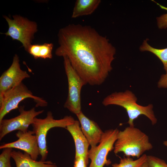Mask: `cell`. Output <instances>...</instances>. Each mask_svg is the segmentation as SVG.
<instances>
[{"instance_id": "6da1fadb", "label": "cell", "mask_w": 167, "mask_h": 167, "mask_svg": "<svg viewBox=\"0 0 167 167\" xmlns=\"http://www.w3.org/2000/svg\"><path fill=\"white\" fill-rule=\"evenodd\" d=\"M55 54L66 57L86 85H99L112 69L115 48L91 26L71 24L58 33Z\"/></svg>"}, {"instance_id": "7a4b0ae2", "label": "cell", "mask_w": 167, "mask_h": 167, "mask_svg": "<svg viewBox=\"0 0 167 167\" xmlns=\"http://www.w3.org/2000/svg\"><path fill=\"white\" fill-rule=\"evenodd\" d=\"M137 99L131 91L115 92L105 98L102 104L107 106L116 105L124 108L126 111L129 119L127 122L129 126H134V121L140 116L144 115L148 118L153 125L157 122V119L153 110V105L149 104L143 106L138 104Z\"/></svg>"}, {"instance_id": "3957f363", "label": "cell", "mask_w": 167, "mask_h": 167, "mask_svg": "<svg viewBox=\"0 0 167 167\" xmlns=\"http://www.w3.org/2000/svg\"><path fill=\"white\" fill-rule=\"evenodd\" d=\"M153 148L148 135L134 126H128L119 131L113 151L116 154L122 152L126 157L139 158Z\"/></svg>"}, {"instance_id": "277c9868", "label": "cell", "mask_w": 167, "mask_h": 167, "mask_svg": "<svg viewBox=\"0 0 167 167\" xmlns=\"http://www.w3.org/2000/svg\"><path fill=\"white\" fill-rule=\"evenodd\" d=\"M75 121L71 116H66L59 119H54L50 111L47 112L46 117L44 118L36 117L34 118L32 125L33 131L37 139L41 161H45L48 154L46 136L49 130L55 127L66 128L68 125L73 123Z\"/></svg>"}, {"instance_id": "5b68a950", "label": "cell", "mask_w": 167, "mask_h": 167, "mask_svg": "<svg viewBox=\"0 0 167 167\" xmlns=\"http://www.w3.org/2000/svg\"><path fill=\"white\" fill-rule=\"evenodd\" d=\"M3 17L8 23V29L3 34L10 36L13 40L20 41L27 51L32 45L34 34L37 31L36 23L18 15H13V19L6 15Z\"/></svg>"}, {"instance_id": "8992f818", "label": "cell", "mask_w": 167, "mask_h": 167, "mask_svg": "<svg viewBox=\"0 0 167 167\" xmlns=\"http://www.w3.org/2000/svg\"><path fill=\"white\" fill-rule=\"evenodd\" d=\"M30 98L36 103V106L45 107L47 102L43 98L34 95L23 82L6 92L0 97V121L11 111L19 108V103Z\"/></svg>"}, {"instance_id": "52a82bcc", "label": "cell", "mask_w": 167, "mask_h": 167, "mask_svg": "<svg viewBox=\"0 0 167 167\" xmlns=\"http://www.w3.org/2000/svg\"><path fill=\"white\" fill-rule=\"evenodd\" d=\"M68 84V93L64 107L76 115L81 111V92L85 82L72 66L69 59L63 57Z\"/></svg>"}, {"instance_id": "ba28073f", "label": "cell", "mask_w": 167, "mask_h": 167, "mask_svg": "<svg viewBox=\"0 0 167 167\" xmlns=\"http://www.w3.org/2000/svg\"><path fill=\"white\" fill-rule=\"evenodd\" d=\"M119 131L117 128L105 131L98 145L91 146L88 153V158L91 161L88 167H104L111 164L107 156L109 152L114 149Z\"/></svg>"}, {"instance_id": "9c48e42d", "label": "cell", "mask_w": 167, "mask_h": 167, "mask_svg": "<svg viewBox=\"0 0 167 167\" xmlns=\"http://www.w3.org/2000/svg\"><path fill=\"white\" fill-rule=\"evenodd\" d=\"M19 110V114L17 116L9 119H3L0 121V140L7 134L15 130L27 131L34 118L44 111L43 110L36 111L34 107L26 110L24 106H20Z\"/></svg>"}, {"instance_id": "30bf717a", "label": "cell", "mask_w": 167, "mask_h": 167, "mask_svg": "<svg viewBox=\"0 0 167 167\" xmlns=\"http://www.w3.org/2000/svg\"><path fill=\"white\" fill-rule=\"evenodd\" d=\"M30 77V75L21 69L19 59L15 54L14 56L12 63L0 77V97L9 90L22 82L23 80Z\"/></svg>"}, {"instance_id": "8fae6325", "label": "cell", "mask_w": 167, "mask_h": 167, "mask_svg": "<svg viewBox=\"0 0 167 167\" xmlns=\"http://www.w3.org/2000/svg\"><path fill=\"white\" fill-rule=\"evenodd\" d=\"M16 136L18 138V140L2 144L0 149L11 148L19 149L29 154L32 159L36 160L40 155V150L34 132L30 130L25 132L19 131L16 133Z\"/></svg>"}, {"instance_id": "7c38bea8", "label": "cell", "mask_w": 167, "mask_h": 167, "mask_svg": "<svg viewBox=\"0 0 167 167\" xmlns=\"http://www.w3.org/2000/svg\"><path fill=\"white\" fill-rule=\"evenodd\" d=\"M81 130L91 146L97 145L100 142L104 132L98 124L87 117L82 112L76 115Z\"/></svg>"}, {"instance_id": "4fadbf2b", "label": "cell", "mask_w": 167, "mask_h": 167, "mask_svg": "<svg viewBox=\"0 0 167 167\" xmlns=\"http://www.w3.org/2000/svg\"><path fill=\"white\" fill-rule=\"evenodd\" d=\"M80 124L79 121L75 120L73 123L68 125L66 129L71 135L74 142L75 151V157L83 156L88 164L89 160L88 149L90 144L81 130Z\"/></svg>"}, {"instance_id": "5bb4252c", "label": "cell", "mask_w": 167, "mask_h": 167, "mask_svg": "<svg viewBox=\"0 0 167 167\" xmlns=\"http://www.w3.org/2000/svg\"><path fill=\"white\" fill-rule=\"evenodd\" d=\"M11 157L15 161L16 167H57L50 161H38L32 159L27 153L19 151H12Z\"/></svg>"}, {"instance_id": "9a60e30c", "label": "cell", "mask_w": 167, "mask_h": 167, "mask_svg": "<svg viewBox=\"0 0 167 167\" xmlns=\"http://www.w3.org/2000/svg\"><path fill=\"white\" fill-rule=\"evenodd\" d=\"M101 2L100 0H77L71 17L75 18L91 15L97 8Z\"/></svg>"}, {"instance_id": "2e32d148", "label": "cell", "mask_w": 167, "mask_h": 167, "mask_svg": "<svg viewBox=\"0 0 167 167\" xmlns=\"http://www.w3.org/2000/svg\"><path fill=\"white\" fill-rule=\"evenodd\" d=\"M54 45L52 43H44L43 44L31 45L27 52L34 58L51 59Z\"/></svg>"}, {"instance_id": "e0dca14e", "label": "cell", "mask_w": 167, "mask_h": 167, "mask_svg": "<svg viewBox=\"0 0 167 167\" xmlns=\"http://www.w3.org/2000/svg\"><path fill=\"white\" fill-rule=\"evenodd\" d=\"M139 49L141 51L149 52L155 55L162 62L164 69L167 72V48L163 49L154 48L150 45L146 40L143 41Z\"/></svg>"}, {"instance_id": "ac0fdd59", "label": "cell", "mask_w": 167, "mask_h": 167, "mask_svg": "<svg viewBox=\"0 0 167 167\" xmlns=\"http://www.w3.org/2000/svg\"><path fill=\"white\" fill-rule=\"evenodd\" d=\"M147 156L143 154L139 158L134 160L130 157L121 158L119 163H115L112 165V167H139L143 163L147 161Z\"/></svg>"}, {"instance_id": "d6986e66", "label": "cell", "mask_w": 167, "mask_h": 167, "mask_svg": "<svg viewBox=\"0 0 167 167\" xmlns=\"http://www.w3.org/2000/svg\"><path fill=\"white\" fill-rule=\"evenodd\" d=\"M12 148L4 149L0 155V167H12L10 162Z\"/></svg>"}, {"instance_id": "ffe728a7", "label": "cell", "mask_w": 167, "mask_h": 167, "mask_svg": "<svg viewBox=\"0 0 167 167\" xmlns=\"http://www.w3.org/2000/svg\"><path fill=\"white\" fill-rule=\"evenodd\" d=\"M147 162L149 167H167L164 160L151 155L147 156Z\"/></svg>"}, {"instance_id": "44dd1931", "label": "cell", "mask_w": 167, "mask_h": 167, "mask_svg": "<svg viewBox=\"0 0 167 167\" xmlns=\"http://www.w3.org/2000/svg\"><path fill=\"white\" fill-rule=\"evenodd\" d=\"M162 9L167 11V7L156 3ZM157 25L159 29H165L167 28V13L164 14L157 18Z\"/></svg>"}, {"instance_id": "7402d4cb", "label": "cell", "mask_w": 167, "mask_h": 167, "mask_svg": "<svg viewBox=\"0 0 167 167\" xmlns=\"http://www.w3.org/2000/svg\"><path fill=\"white\" fill-rule=\"evenodd\" d=\"M88 164L84 158L82 156L75 157L74 167H87Z\"/></svg>"}, {"instance_id": "603a6c76", "label": "cell", "mask_w": 167, "mask_h": 167, "mask_svg": "<svg viewBox=\"0 0 167 167\" xmlns=\"http://www.w3.org/2000/svg\"><path fill=\"white\" fill-rule=\"evenodd\" d=\"M157 86L159 88H167V72L161 76L158 82Z\"/></svg>"}, {"instance_id": "cb8c5ba5", "label": "cell", "mask_w": 167, "mask_h": 167, "mask_svg": "<svg viewBox=\"0 0 167 167\" xmlns=\"http://www.w3.org/2000/svg\"><path fill=\"white\" fill-rule=\"evenodd\" d=\"M139 167H149L147 161L143 163Z\"/></svg>"}, {"instance_id": "d4e9b609", "label": "cell", "mask_w": 167, "mask_h": 167, "mask_svg": "<svg viewBox=\"0 0 167 167\" xmlns=\"http://www.w3.org/2000/svg\"><path fill=\"white\" fill-rule=\"evenodd\" d=\"M163 143L164 145L167 147V140L164 141Z\"/></svg>"}]
</instances>
